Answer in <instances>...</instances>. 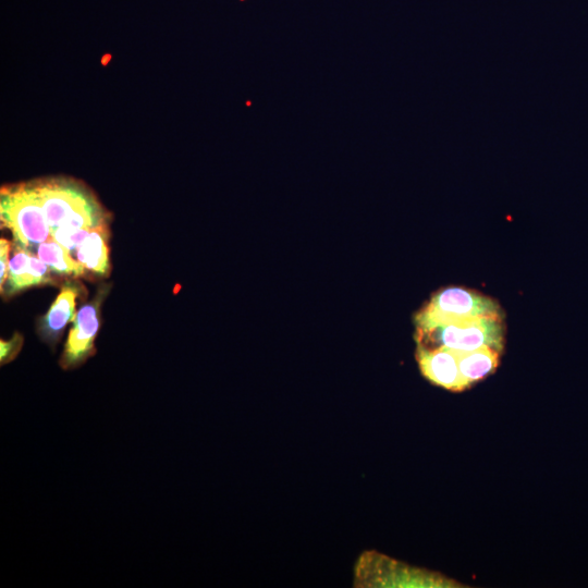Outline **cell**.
Returning <instances> with one entry per match:
<instances>
[{
    "label": "cell",
    "instance_id": "cell-1",
    "mask_svg": "<svg viewBox=\"0 0 588 588\" xmlns=\"http://www.w3.org/2000/svg\"><path fill=\"white\" fill-rule=\"evenodd\" d=\"M29 183L51 233L59 228L94 230L108 224L109 213L81 182L47 177Z\"/></svg>",
    "mask_w": 588,
    "mask_h": 588
},
{
    "label": "cell",
    "instance_id": "cell-4",
    "mask_svg": "<svg viewBox=\"0 0 588 588\" xmlns=\"http://www.w3.org/2000/svg\"><path fill=\"white\" fill-rule=\"evenodd\" d=\"M480 317H500L499 305L488 296L463 287H448L436 293L416 315L417 331L454 321Z\"/></svg>",
    "mask_w": 588,
    "mask_h": 588
},
{
    "label": "cell",
    "instance_id": "cell-10",
    "mask_svg": "<svg viewBox=\"0 0 588 588\" xmlns=\"http://www.w3.org/2000/svg\"><path fill=\"white\" fill-rule=\"evenodd\" d=\"M108 224L100 225L89 233L75 252V259L85 271L97 277H106L110 270Z\"/></svg>",
    "mask_w": 588,
    "mask_h": 588
},
{
    "label": "cell",
    "instance_id": "cell-3",
    "mask_svg": "<svg viewBox=\"0 0 588 588\" xmlns=\"http://www.w3.org/2000/svg\"><path fill=\"white\" fill-rule=\"evenodd\" d=\"M354 584L356 587H462L439 573L404 564L377 551H366L359 556Z\"/></svg>",
    "mask_w": 588,
    "mask_h": 588
},
{
    "label": "cell",
    "instance_id": "cell-14",
    "mask_svg": "<svg viewBox=\"0 0 588 588\" xmlns=\"http://www.w3.org/2000/svg\"><path fill=\"white\" fill-rule=\"evenodd\" d=\"M23 345V336L15 333L9 341H0V363L1 365L8 364L13 360L20 353Z\"/></svg>",
    "mask_w": 588,
    "mask_h": 588
},
{
    "label": "cell",
    "instance_id": "cell-5",
    "mask_svg": "<svg viewBox=\"0 0 588 588\" xmlns=\"http://www.w3.org/2000/svg\"><path fill=\"white\" fill-rule=\"evenodd\" d=\"M504 329L500 317L462 319L428 331H417V345L473 351L489 346L502 352Z\"/></svg>",
    "mask_w": 588,
    "mask_h": 588
},
{
    "label": "cell",
    "instance_id": "cell-8",
    "mask_svg": "<svg viewBox=\"0 0 588 588\" xmlns=\"http://www.w3.org/2000/svg\"><path fill=\"white\" fill-rule=\"evenodd\" d=\"M48 266L30 250L14 243L13 255L9 260L8 275L1 293L12 296L19 292L41 284L54 283Z\"/></svg>",
    "mask_w": 588,
    "mask_h": 588
},
{
    "label": "cell",
    "instance_id": "cell-2",
    "mask_svg": "<svg viewBox=\"0 0 588 588\" xmlns=\"http://www.w3.org/2000/svg\"><path fill=\"white\" fill-rule=\"evenodd\" d=\"M0 219L2 226L12 232L14 243L30 252L51 236L29 181L1 188Z\"/></svg>",
    "mask_w": 588,
    "mask_h": 588
},
{
    "label": "cell",
    "instance_id": "cell-11",
    "mask_svg": "<svg viewBox=\"0 0 588 588\" xmlns=\"http://www.w3.org/2000/svg\"><path fill=\"white\" fill-rule=\"evenodd\" d=\"M460 372L469 387L490 375L498 366L501 352L489 346L473 351H454Z\"/></svg>",
    "mask_w": 588,
    "mask_h": 588
},
{
    "label": "cell",
    "instance_id": "cell-9",
    "mask_svg": "<svg viewBox=\"0 0 588 588\" xmlns=\"http://www.w3.org/2000/svg\"><path fill=\"white\" fill-rule=\"evenodd\" d=\"M83 291L78 282L66 281L47 314L39 319L38 334L50 346L57 344L68 322L75 319L76 299Z\"/></svg>",
    "mask_w": 588,
    "mask_h": 588
},
{
    "label": "cell",
    "instance_id": "cell-6",
    "mask_svg": "<svg viewBox=\"0 0 588 588\" xmlns=\"http://www.w3.org/2000/svg\"><path fill=\"white\" fill-rule=\"evenodd\" d=\"M105 293L100 291L93 302L83 305L77 311L59 359L63 369L77 368L95 354V339L100 323L99 308Z\"/></svg>",
    "mask_w": 588,
    "mask_h": 588
},
{
    "label": "cell",
    "instance_id": "cell-12",
    "mask_svg": "<svg viewBox=\"0 0 588 588\" xmlns=\"http://www.w3.org/2000/svg\"><path fill=\"white\" fill-rule=\"evenodd\" d=\"M36 255L54 273L63 277H81L85 273L81 264L52 236L40 243Z\"/></svg>",
    "mask_w": 588,
    "mask_h": 588
},
{
    "label": "cell",
    "instance_id": "cell-7",
    "mask_svg": "<svg viewBox=\"0 0 588 588\" xmlns=\"http://www.w3.org/2000/svg\"><path fill=\"white\" fill-rule=\"evenodd\" d=\"M416 359L422 376L433 384L451 391L468 388L460 372L453 350L417 345Z\"/></svg>",
    "mask_w": 588,
    "mask_h": 588
},
{
    "label": "cell",
    "instance_id": "cell-13",
    "mask_svg": "<svg viewBox=\"0 0 588 588\" xmlns=\"http://www.w3.org/2000/svg\"><path fill=\"white\" fill-rule=\"evenodd\" d=\"M90 232L91 230L87 229L59 228L51 233V236L68 252L74 255L78 246Z\"/></svg>",
    "mask_w": 588,
    "mask_h": 588
},
{
    "label": "cell",
    "instance_id": "cell-15",
    "mask_svg": "<svg viewBox=\"0 0 588 588\" xmlns=\"http://www.w3.org/2000/svg\"><path fill=\"white\" fill-rule=\"evenodd\" d=\"M9 250H10V243L1 238L0 240V287L3 286L7 275H8V269H9Z\"/></svg>",
    "mask_w": 588,
    "mask_h": 588
}]
</instances>
